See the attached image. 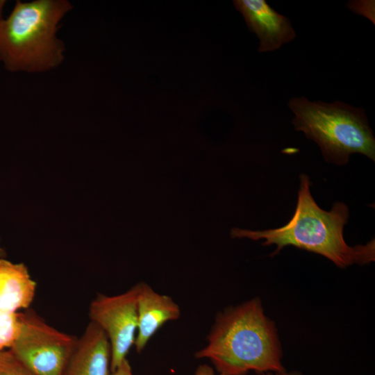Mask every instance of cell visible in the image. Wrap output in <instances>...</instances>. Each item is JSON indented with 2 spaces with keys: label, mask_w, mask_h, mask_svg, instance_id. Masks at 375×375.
Here are the masks:
<instances>
[{
  "label": "cell",
  "mask_w": 375,
  "mask_h": 375,
  "mask_svg": "<svg viewBox=\"0 0 375 375\" xmlns=\"http://www.w3.org/2000/svg\"><path fill=\"white\" fill-rule=\"evenodd\" d=\"M195 357L210 360L222 375L285 370L276 329L257 298L217 315L206 345Z\"/></svg>",
  "instance_id": "6da1fadb"
},
{
  "label": "cell",
  "mask_w": 375,
  "mask_h": 375,
  "mask_svg": "<svg viewBox=\"0 0 375 375\" xmlns=\"http://www.w3.org/2000/svg\"><path fill=\"white\" fill-rule=\"evenodd\" d=\"M300 187L295 212L283 226L265 231L234 229L233 235L252 240H265L263 245L276 244L272 254L291 245L322 255L338 267L365 265L375 260V242L356 247L344 241L343 229L349 219V208L343 203H333L330 211L318 206L311 195L310 182L306 174L300 176Z\"/></svg>",
  "instance_id": "7a4b0ae2"
},
{
  "label": "cell",
  "mask_w": 375,
  "mask_h": 375,
  "mask_svg": "<svg viewBox=\"0 0 375 375\" xmlns=\"http://www.w3.org/2000/svg\"><path fill=\"white\" fill-rule=\"evenodd\" d=\"M0 2V60L10 71L42 72L63 58V44L56 38L58 24L71 9L63 0L17 1L3 19Z\"/></svg>",
  "instance_id": "3957f363"
},
{
  "label": "cell",
  "mask_w": 375,
  "mask_h": 375,
  "mask_svg": "<svg viewBox=\"0 0 375 375\" xmlns=\"http://www.w3.org/2000/svg\"><path fill=\"white\" fill-rule=\"evenodd\" d=\"M288 106L294 129L315 141L327 162L345 165L356 153L375 160V139L362 108L303 97L292 98Z\"/></svg>",
  "instance_id": "277c9868"
},
{
  "label": "cell",
  "mask_w": 375,
  "mask_h": 375,
  "mask_svg": "<svg viewBox=\"0 0 375 375\" xmlns=\"http://www.w3.org/2000/svg\"><path fill=\"white\" fill-rule=\"evenodd\" d=\"M19 335L9 349L35 375H64L78 338L31 309L19 312Z\"/></svg>",
  "instance_id": "5b68a950"
},
{
  "label": "cell",
  "mask_w": 375,
  "mask_h": 375,
  "mask_svg": "<svg viewBox=\"0 0 375 375\" xmlns=\"http://www.w3.org/2000/svg\"><path fill=\"white\" fill-rule=\"evenodd\" d=\"M138 284L113 296L98 294L89 307L90 322L106 335L110 347V371L121 364L134 345L137 326Z\"/></svg>",
  "instance_id": "8992f818"
},
{
  "label": "cell",
  "mask_w": 375,
  "mask_h": 375,
  "mask_svg": "<svg viewBox=\"0 0 375 375\" xmlns=\"http://www.w3.org/2000/svg\"><path fill=\"white\" fill-rule=\"evenodd\" d=\"M250 31L259 39L260 53L273 51L293 40L296 33L290 19L271 8L265 0H234Z\"/></svg>",
  "instance_id": "52a82bcc"
},
{
  "label": "cell",
  "mask_w": 375,
  "mask_h": 375,
  "mask_svg": "<svg viewBox=\"0 0 375 375\" xmlns=\"http://www.w3.org/2000/svg\"><path fill=\"white\" fill-rule=\"evenodd\" d=\"M138 326L134 346L140 353L156 331L165 323L181 315L178 304L172 297L156 292L149 285L138 283Z\"/></svg>",
  "instance_id": "ba28073f"
},
{
  "label": "cell",
  "mask_w": 375,
  "mask_h": 375,
  "mask_svg": "<svg viewBox=\"0 0 375 375\" xmlns=\"http://www.w3.org/2000/svg\"><path fill=\"white\" fill-rule=\"evenodd\" d=\"M111 353L105 333L92 322L78 338L64 375H108Z\"/></svg>",
  "instance_id": "9c48e42d"
},
{
  "label": "cell",
  "mask_w": 375,
  "mask_h": 375,
  "mask_svg": "<svg viewBox=\"0 0 375 375\" xmlns=\"http://www.w3.org/2000/svg\"><path fill=\"white\" fill-rule=\"evenodd\" d=\"M36 283L23 263L0 258V310L17 313L27 310L35 295Z\"/></svg>",
  "instance_id": "30bf717a"
},
{
  "label": "cell",
  "mask_w": 375,
  "mask_h": 375,
  "mask_svg": "<svg viewBox=\"0 0 375 375\" xmlns=\"http://www.w3.org/2000/svg\"><path fill=\"white\" fill-rule=\"evenodd\" d=\"M19 312L10 313L0 310V351L8 349L19 332Z\"/></svg>",
  "instance_id": "8fae6325"
},
{
  "label": "cell",
  "mask_w": 375,
  "mask_h": 375,
  "mask_svg": "<svg viewBox=\"0 0 375 375\" xmlns=\"http://www.w3.org/2000/svg\"><path fill=\"white\" fill-rule=\"evenodd\" d=\"M0 375H35L9 349L0 351Z\"/></svg>",
  "instance_id": "7c38bea8"
},
{
  "label": "cell",
  "mask_w": 375,
  "mask_h": 375,
  "mask_svg": "<svg viewBox=\"0 0 375 375\" xmlns=\"http://www.w3.org/2000/svg\"><path fill=\"white\" fill-rule=\"evenodd\" d=\"M349 9L359 15H362L369 18L370 20L374 19V1H353L348 3Z\"/></svg>",
  "instance_id": "4fadbf2b"
},
{
  "label": "cell",
  "mask_w": 375,
  "mask_h": 375,
  "mask_svg": "<svg viewBox=\"0 0 375 375\" xmlns=\"http://www.w3.org/2000/svg\"><path fill=\"white\" fill-rule=\"evenodd\" d=\"M108 375H133V373L131 365L126 358L114 370L110 371Z\"/></svg>",
  "instance_id": "5bb4252c"
},
{
  "label": "cell",
  "mask_w": 375,
  "mask_h": 375,
  "mask_svg": "<svg viewBox=\"0 0 375 375\" xmlns=\"http://www.w3.org/2000/svg\"><path fill=\"white\" fill-rule=\"evenodd\" d=\"M194 375H222L215 372L214 369L206 365H200L196 369Z\"/></svg>",
  "instance_id": "9a60e30c"
},
{
  "label": "cell",
  "mask_w": 375,
  "mask_h": 375,
  "mask_svg": "<svg viewBox=\"0 0 375 375\" xmlns=\"http://www.w3.org/2000/svg\"><path fill=\"white\" fill-rule=\"evenodd\" d=\"M257 375H302V374L299 371H291L286 372L285 370L279 372H266V373H260Z\"/></svg>",
  "instance_id": "2e32d148"
},
{
  "label": "cell",
  "mask_w": 375,
  "mask_h": 375,
  "mask_svg": "<svg viewBox=\"0 0 375 375\" xmlns=\"http://www.w3.org/2000/svg\"><path fill=\"white\" fill-rule=\"evenodd\" d=\"M6 257V251L3 249V248L1 246L0 244V258H5Z\"/></svg>",
  "instance_id": "e0dca14e"
}]
</instances>
